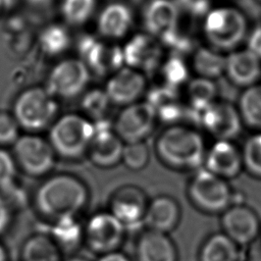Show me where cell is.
I'll return each instance as SVG.
<instances>
[{"label": "cell", "mask_w": 261, "mask_h": 261, "mask_svg": "<svg viewBox=\"0 0 261 261\" xmlns=\"http://www.w3.org/2000/svg\"><path fill=\"white\" fill-rule=\"evenodd\" d=\"M67 261H89V260H87V259H85L83 257H72V258L68 259Z\"/></svg>", "instance_id": "cell-46"}, {"label": "cell", "mask_w": 261, "mask_h": 261, "mask_svg": "<svg viewBox=\"0 0 261 261\" xmlns=\"http://www.w3.org/2000/svg\"><path fill=\"white\" fill-rule=\"evenodd\" d=\"M125 226L110 212L93 215L84 229V238L89 248L99 254L117 250L123 241Z\"/></svg>", "instance_id": "cell-11"}, {"label": "cell", "mask_w": 261, "mask_h": 261, "mask_svg": "<svg viewBox=\"0 0 261 261\" xmlns=\"http://www.w3.org/2000/svg\"><path fill=\"white\" fill-rule=\"evenodd\" d=\"M111 105L104 89L92 88L82 95L81 108L83 115L92 122L105 119Z\"/></svg>", "instance_id": "cell-31"}, {"label": "cell", "mask_w": 261, "mask_h": 261, "mask_svg": "<svg viewBox=\"0 0 261 261\" xmlns=\"http://www.w3.org/2000/svg\"><path fill=\"white\" fill-rule=\"evenodd\" d=\"M159 72L162 76L163 84L174 89L189 82V67L180 56L170 54L167 58L163 59L159 67Z\"/></svg>", "instance_id": "cell-33"}, {"label": "cell", "mask_w": 261, "mask_h": 261, "mask_svg": "<svg viewBox=\"0 0 261 261\" xmlns=\"http://www.w3.org/2000/svg\"><path fill=\"white\" fill-rule=\"evenodd\" d=\"M223 233L238 246L254 241L259 232V219L255 212L243 205L228 207L221 217Z\"/></svg>", "instance_id": "cell-19"}, {"label": "cell", "mask_w": 261, "mask_h": 261, "mask_svg": "<svg viewBox=\"0 0 261 261\" xmlns=\"http://www.w3.org/2000/svg\"><path fill=\"white\" fill-rule=\"evenodd\" d=\"M79 57L91 73L111 75L124 65L122 47L91 34L82 35L76 43Z\"/></svg>", "instance_id": "cell-7"}, {"label": "cell", "mask_w": 261, "mask_h": 261, "mask_svg": "<svg viewBox=\"0 0 261 261\" xmlns=\"http://www.w3.org/2000/svg\"><path fill=\"white\" fill-rule=\"evenodd\" d=\"M97 0H61L59 11L63 21L70 27H82L94 15Z\"/></svg>", "instance_id": "cell-30"}, {"label": "cell", "mask_w": 261, "mask_h": 261, "mask_svg": "<svg viewBox=\"0 0 261 261\" xmlns=\"http://www.w3.org/2000/svg\"><path fill=\"white\" fill-rule=\"evenodd\" d=\"M4 8H12L16 5L18 0H2Z\"/></svg>", "instance_id": "cell-44"}, {"label": "cell", "mask_w": 261, "mask_h": 261, "mask_svg": "<svg viewBox=\"0 0 261 261\" xmlns=\"http://www.w3.org/2000/svg\"><path fill=\"white\" fill-rule=\"evenodd\" d=\"M134 22L135 13L130 5L123 1H111L97 15L96 30L101 39L115 42L127 36Z\"/></svg>", "instance_id": "cell-15"}, {"label": "cell", "mask_w": 261, "mask_h": 261, "mask_svg": "<svg viewBox=\"0 0 261 261\" xmlns=\"http://www.w3.org/2000/svg\"><path fill=\"white\" fill-rule=\"evenodd\" d=\"M156 112L146 101L122 107L112 122L113 130L124 143L144 142L157 123Z\"/></svg>", "instance_id": "cell-10"}, {"label": "cell", "mask_w": 261, "mask_h": 261, "mask_svg": "<svg viewBox=\"0 0 261 261\" xmlns=\"http://www.w3.org/2000/svg\"><path fill=\"white\" fill-rule=\"evenodd\" d=\"M159 41L164 49H168L170 51V54L180 56L182 58L186 54L191 53L194 48L190 37L181 33L179 29L163 37Z\"/></svg>", "instance_id": "cell-36"}, {"label": "cell", "mask_w": 261, "mask_h": 261, "mask_svg": "<svg viewBox=\"0 0 261 261\" xmlns=\"http://www.w3.org/2000/svg\"><path fill=\"white\" fill-rule=\"evenodd\" d=\"M124 65L141 72L150 73L159 69L164 55L160 41L146 32L132 36L122 47Z\"/></svg>", "instance_id": "cell-12"}, {"label": "cell", "mask_w": 261, "mask_h": 261, "mask_svg": "<svg viewBox=\"0 0 261 261\" xmlns=\"http://www.w3.org/2000/svg\"><path fill=\"white\" fill-rule=\"evenodd\" d=\"M104 90L111 104L125 107L145 95L147 79L143 72L123 66L108 77Z\"/></svg>", "instance_id": "cell-14"}, {"label": "cell", "mask_w": 261, "mask_h": 261, "mask_svg": "<svg viewBox=\"0 0 261 261\" xmlns=\"http://www.w3.org/2000/svg\"><path fill=\"white\" fill-rule=\"evenodd\" d=\"M59 105L45 87L32 86L22 90L14 99L12 115L20 129L37 134L49 128L58 117Z\"/></svg>", "instance_id": "cell-4"}, {"label": "cell", "mask_w": 261, "mask_h": 261, "mask_svg": "<svg viewBox=\"0 0 261 261\" xmlns=\"http://www.w3.org/2000/svg\"><path fill=\"white\" fill-rule=\"evenodd\" d=\"M198 121L217 140L229 141L241 132V115L227 102H213L199 114Z\"/></svg>", "instance_id": "cell-16"}, {"label": "cell", "mask_w": 261, "mask_h": 261, "mask_svg": "<svg viewBox=\"0 0 261 261\" xmlns=\"http://www.w3.org/2000/svg\"><path fill=\"white\" fill-rule=\"evenodd\" d=\"M188 193L198 208L209 213L225 211L231 201V191L227 182L206 169L199 170L193 176Z\"/></svg>", "instance_id": "cell-9"}, {"label": "cell", "mask_w": 261, "mask_h": 261, "mask_svg": "<svg viewBox=\"0 0 261 261\" xmlns=\"http://www.w3.org/2000/svg\"><path fill=\"white\" fill-rule=\"evenodd\" d=\"M4 9V5H3V2H2V0H0V13H1V11Z\"/></svg>", "instance_id": "cell-47"}, {"label": "cell", "mask_w": 261, "mask_h": 261, "mask_svg": "<svg viewBox=\"0 0 261 261\" xmlns=\"http://www.w3.org/2000/svg\"><path fill=\"white\" fill-rule=\"evenodd\" d=\"M225 58L213 48L200 47L193 52L192 66L198 76L213 81L224 73Z\"/></svg>", "instance_id": "cell-26"}, {"label": "cell", "mask_w": 261, "mask_h": 261, "mask_svg": "<svg viewBox=\"0 0 261 261\" xmlns=\"http://www.w3.org/2000/svg\"><path fill=\"white\" fill-rule=\"evenodd\" d=\"M20 127L12 115L7 111H0V146H12L19 138Z\"/></svg>", "instance_id": "cell-37"}, {"label": "cell", "mask_w": 261, "mask_h": 261, "mask_svg": "<svg viewBox=\"0 0 261 261\" xmlns=\"http://www.w3.org/2000/svg\"><path fill=\"white\" fill-rule=\"evenodd\" d=\"M179 9L194 17L205 16L210 8V0H174Z\"/></svg>", "instance_id": "cell-39"}, {"label": "cell", "mask_w": 261, "mask_h": 261, "mask_svg": "<svg viewBox=\"0 0 261 261\" xmlns=\"http://www.w3.org/2000/svg\"><path fill=\"white\" fill-rule=\"evenodd\" d=\"M51 238L60 251H70L79 247L84 238V229L75 217H65L54 222Z\"/></svg>", "instance_id": "cell-29"}, {"label": "cell", "mask_w": 261, "mask_h": 261, "mask_svg": "<svg viewBox=\"0 0 261 261\" xmlns=\"http://www.w3.org/2000/svg\"><path fill=\"white\" fill-rule=\"evenodd\" d=\"M242 159L243 165L251 174L261 177V133L247 140L242 153Z\"/></svg>", "instance_id": "cell-35"}, {"label": "cell", "mask_w": 261, "mask_h": 261, "mask_svg": "<svg viewBox=\"0 0 261 261\" xmlns=\"http://www.w3.org/2000/svg\"><path fill=\"white\" fill-rule=\"evenodd\" d=\"M217 88L212 80L197 76L187 84V97L189 101L188 116L198 120L199 114L215 102Z\"/></svg>", "instance_id": "cell-24"}, {"label": "cell", "mask_w": 261, "mask_h": 261, "mask_svg": "<svg viewBox=\"0 0 261 261\" xmlns=\"http://www.w3.org/2000/svg\"><path fill=\"white\" fill-rule=\"evenodd\" d=\"M179 216V206L174 199L158 196L148 203L143 222L150 230L167 233L176 226Z\"/></svg>", "instance_id": "cell-22"}, {"label": "cell", "mask_w": 261, "mask_h": 261, "mask_svg": "<svg viewBox=\"0 0 261 261\" xmlns=\"http://www.w3.org/2000/svg\"><path fill=\"white\" fill-rule=\"evenodd\" d=\"M71 44L70 34L62 23L45 25L38 36V45L41 52L47 57H58L64 54Z\"/></svg>", "instance_id": "cell-25"}, {"label": "cell", "mask_w": 261, "mask_h": 261, "mask_svg": "<svg viewBox=\"0 0 261 261\" xmlns=\"http://www.w3.org/2000/svg\"><path fill=\"white\" fill-rule=\"evenodd\" d=\"M239 248L224 233H215L207 239L200 252V261H238Z\"/></svg>", "instance_id": "cell-28"}, {"label": "cell", "mask_w": 261, "mask_h": 261, "mask_svg": "<svg viewBox=\"0 0 261 261\" xmlns=\"http://www.w3.org/2000/svg\"><path fill=\"white\" fill-rule=\"evenodd\" d=\"M239 113L250 126L261 127V85L248 87L240 97Z\"/></svg>", "instance_id": "cell-32"}, {"label": "cell", "mask_w": 261, "mask_h": 261, "mask_svg": "<svg viewBox=\"0 0 261 261\" xmlns=\"http://www.w3.org/2000/svg\"><path fill=\"white\" fill-rule=\"evenodd\" d=\"M0 261H7V254L4 247L0 244Z\"/></svg>", "instance_id": "cell-45"}, {"label": "cell", "mask_w": 261, "mask_h": 261, "mask_svg": "<svg viewBox=\"0 0 261 261\" xmlns=\"http://www.w3.org/2000/svg\"><path fill=\"white\" fill-rule=\"evenodd\" d=\"M142 17L146 33L158 40L179 29V8L173 0H149Z\"/></svg>", "instance_id": "cell-18"}, {"label": "cell", "mask_w": 261, "mask_h": 261, "mask_svg": "<svg viewBox=\"0 0 261 261\" xmlns=\"http://www.w3.org/2000/svg\"><path fill=\"white\" fill-rule=\"evenodd\" d=\"M91 80V71L80 58H64L49 71L45 89L56 99H73L83 95Z\"/></svg>", "instance_id": "cell-6"}, {"label": "cell", "mask_w": 261, "mask_h": 261, "mask_svg": "<svg viewBox=\"0 0 261 261\" xmlns=\"http://www.w3.org/2000/svg\"><path fill=\"white\" fill-rule=\"evenodd\" d=\"M148 206L145 193L135 186L118 188L110 199V213L124 226L143 222Z\"/></svg>", "instance_id": "cell-17"}, {"label": "cell", "mask_w": 261, "mask_h": 261, "mask_svg": "<svg viewBox=\"0 0 261 261\" xmlns=\"http://www.w3.org/2000/svg\"><path fill=\"white\" fill-rule=\"evenodd\" d=\"M94 136L87 155L90 161L101 168H110L121 161L124 143L113 130L107 118L93 122Z\"/></svg>", "instance_id": "cell-13"}, {"label": "cell", "mask_w": 261, "mask_h": 261, "mask_svg": "<svg viewBox=\"0 0 261 261\" xmlns=\"http://www.w3.org/2000/svg\"><path fill=\"white\" fill-rule=\"evenodd\" d=\"M94 136V124L83 114L65 113L58 116L48 132V142L56 156L77 160L87 155Z\"/></svg>", "instance_id": "cell-3"}, {"label": "cell", "mask_w": 261, "mask_h": 261, "mask_svg": "<svg viewBox=\"0 0 261 261\" xmlns=\"http://www.w3.org/2000/svg\"><path fill=\"white\" fill-rule=\"evenodd\" d=\"M12 156L16 166L31 176L47 174L53 169L56 160L48 140L37 134L19 136L12 145Z\"/></svg>", "instance_id": "cell-8"}, {"label": "cell", "mask_w": 261, "mask_h": 261, "mask_svg": "<svg viewBox=\"0 0 261 261\" xmlns=\"http://www.w3.org/2000/svg\"><path fill=\"white\" fill-rule=\"evenodd\" d=\"M203 32L211 48L229 51L239 46L247 33L244 14L233 7L210 9L204 16Z\"/></svg>", "instance_id": "cell-5"}, {"label": "cell", "mask_w": 261, "mask_h": 261, "mask_svg": "<svg viewBox=\"0 0 261 261\" xmlns=\"http://www.w3.org/2000/svg\"><path fill=\"white\" fill-rule=\"evenodd\" d=\"M138 261H177L174 244L166 233L147 229L137 243Z\"/></svg>", "instance_id": "cell-23"}, {"label": "cell", "mask_w": 261, "mask_h": 261, "mask_svg": "<svg viewBox=\"0 0 261 261\" xmlns=\"http://www.w3.org/2000/svg\"><path fill=\"white\" fill-rule=\"evenodd\" d=\"M21 259L22 261H61V254L52 238L39 233L24 242Z\"/></svg>", "instance_id": "cell-27"}, {"label": "cell", "mask_w": 261, "mask_h": 261, "mask_svg": "<svg viewBox=\"0 0 261 261\" xmlns=\"http://www.w3.org/2000/svg\"><path fill=\"white\" fill-rule=\"evenodd\" d=\"M206 170L221 177L230 178L238 175L243 165L242 154L229 142L217 140L205 155Z\"/></svg>", "instance_id": "cell-20"}, {"label": "cell", "mask_w": 261, "mask_h": 261, "mask_svg": "<svg viewBox=\"0 0 261 261\" xmlns=\"http://www.w3.org/2000/svg\"><path fill=\"white\" fill-rule=\"evenodd\" d=\"M24 1L34 8H47L54 2V0H24Z\"/></svg>", "instance_id": "cell-43"}, {"label": "cell", "mask_w": 261, "mask_h": 261, "mask_svg": "<svg viewBox=\"0 0 261 261\" xmlns=\"http://www.w3.org/2000/svg\"><path fill=\"white\" fill-rule=\"evenodd\" d=\"M247 49L261 60V25L257 27L250 34Z\"/></svg>", "instance_id": "cell-40"}, {"label": "cell", "mask_w": 261, "mask_h": 261, "mask_svg": "<svg viewBox=\"0 0 261 261\" xmlns=\"http://www.w3.org/2000/svg\"><path fill=\"white\" fill-rule=\"evenodd\" d=\"M88 198V189L79 177L58 173L48 177L38 188L35 205L41 214L56 221L75 217L87 205Z\"/></svg>", "instance_id": "cell-1"}, {"label": "cell", "mask_w": 261, "mask_h": 261, "mask_svg": "<svg viewBox=\"0 0 261 261\" xmlns=\"http://www.w3.org/2000/svg\"><path fill=\"white\" fill-rule=\"evenodd\" d=\"M98 261H129V259L122 253L114 251L102 255Z\"/></svg>", "instance_id": "cell-42"}, {"label": "cell", "mask_w": 261, "mask_h": 261, "mask_svg": "<svg viewBox=\"0 0 261 261\" xmlns=\"http://www.w3.org/2000/svg\"><path fill=\"white\" fill-rule=\"evenodd\" d=\"M227 77L237 86L250 87L261 74L260 59L248 49L233 51L225 58V71Z\"/></svg>", "instance_id": "cell-21"}, {"label": "cell", "mask_w": 261, "mask_h": 261, "mask_svg": "<svg viewBox=\"0 0 261 261\" xmlns=\"http://www.w3.org/2000/svg\"><path fill=\"white\" fill-rule=\"evenodd\" d=\"M154 149L160 161L173 169H196L206 155L201 134L180 123L164 128L158 135Z\"/></svg>", "instance_id": "cell-2"}, {"label": "cell", "mask_w": 261, "mask_h": 261, "mask_svg": "<svg viewBox=\"0 0 261 261\" xmlns=\"http://www.w3.org/2000/svg\"><path fill=\"white\" fill-rule=\"evenodd\" d=\"M150 151L145 142L124 144L121 162L130 170H141L148 164Z\"/></svg>", "instance_id": "cell-34"}, {"label": "cell", "mask_w": 261, "mask_h": 261, "mask_svg": "<svg viewBox=\"0 0 261 261\" xmlns=\"http://www.w3.org/2000/svg\"><path fill=\"white\" fill-rule=\"evenodd\" d=\"M11 219V212L8 203L0 197V234L8 227Z\"/></svg>", "instance_id": "cell-41"}, {"label": "cell", "mask_w": 261, "mask_h": 261, "mask_svg": "<svg viewBox=\"0 0 261 261\" xmlns=\"http://www.w3.org/2000/svg\"><path fill=\"white\" fill-rule=\"evenodd\" d=\"M16 174V163L12 154L0 149V189L8 191L13 187Z\"/></svg>", "instance_id": "cell-38"}]
</instances>
